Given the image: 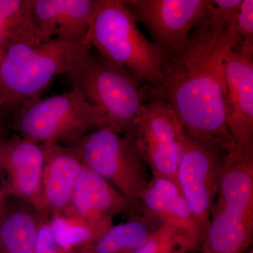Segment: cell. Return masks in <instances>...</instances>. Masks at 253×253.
<instances>
[{"label": "cell", "mask_w": 253, "mask_h": 253, "mask_svg": "<svg viewBox=\"0 0 253 253\" xmlns=\"http://www.w3.org/2000/svg\"><path fill=\"white\" fill-rule=\"evenodd\" d=\"M138 207L141 214L182 228L197 247H201V236L194 214L176 181L151 176L149 186L138 201Z\"/></svg>", "instance_id": "2e32d148"}, {"label": "cell", "mask_w": 253, "mask_h": 253, "mask_svg": "<svg viewBox=\"0 0 253 253\" xmlns=\"http://www.w3.org/2000/svg\"><path fill=\"white\" fill-rule=\"evenodd\" d=\"M235 28L241 39L253 38V1L242 0L236 16Z\"/></svg>", "instance_id": "603a6c76"}, {"label": "cell", "mask_w": 253, "mask_h": 253, "mask_svg": "<svg viewBox=\"0 0 253 253\" xmlns=\"http://www.w3.org/2000/svg\"><path fill=\"white\" fill-rule=\"evenodd\" d=\"M247 253H253L252 250H251V251H250L249 252H248Z\"/></svg>", "instance_id": "4316f807"}, {"label": "cell", "mask_w": 253, "mask_h": 253, "mask_svg": "<svg viewBox=\"0 0 253 253\" xmlns=\"http://www.w3.org/2000/svg\"><path fill=\"white\" fill-rule=\"evenodd\" d=\"M1 56H2V55L0 54V61H1Z\"/></svg>", "instance_id": "83f0119b"}, {"label": "cell", "mask_w": 253, "mask_h": 253, "mask_svg": "<svg viewBox=\"0 0 253 253\" xmlns=\"http://www.w3.org/2000/svg\"><path fill=\"white\" fill-rule=\"evenodd\" d=\"M104 113L77 88L24 103L7 122L9 132L39 144L68 145L101 127H107Z\"/></svg>", "instance_id": "5b68a950"}, {"label": "cell", "mask_w": 253, "mask_h": 253, "mask_svg": "<svg viewBox=\"0 0 253 253\" xmlns=\"http://www.w3.org/2000/svg\"><path fill=\"white\" fill-rule=\"evenodd\" d=\"M43 164L42 144L14 133L0 135V190L6 199L26 201L46 214L42 198Z\"/></svg>", "instance_id": "7c38bea8"}, {"label": "cell", "mask_w": 253, "mask_h": 253, "mask_svg": "<svg viewBox=\"0 0 253 253\" xmlns=\"http://www.w3.org/2000/svg\"><path fill=\"white\" fill-rule=\"evenodd\" d=\"M139 214L138 206L84 165L69 206L60 217L73 227L82 228L92 241L109 230L114 224L116 216L129 214L133 217Z\"/></svg>", "instance_id": "8fae6325"}, {"label": "cell", "mask_w": 253, "mask_h": 253, "mask_svg": "<svg viewBox=\"0 0 253 253\" xmlns=\"http://www.w3.org/2000/svg\"><path fill=\"white\" fill-rule=\"evenodd\" d=\"M7 133H9V131H8L7 126H6V120L0 113V135L7 134Z\"/></svg>", "instance_id": "cb8c5ba5"}, {"label": "cell", "mask_w": 253, "mask_h": 253, "mask_svg": "<svg viewBox=\"0 0 253 253\" xmlns=\"http://www.w3.org/2000/svg\"><path fill=\"white\" fill-rule=\"evenodd\" d=\"M184 129L172 107L162 99L145 103L131 138L151 176L176 181L183 149Z\"/></svg>", "instance_id": "ba28073f"}, {"label": "cell", "mask_w": 253, "mask_h": 253, "mask_svg": "<svg viewBox=\"0 0 253 253\" xmlns=\"http://www.w3.org/2000/svg\"><path fill=\"white\" fill-rule=\"evenodd\" d=\"M86 41L102 59L148 83L149 90L161 85L164 57L139 29L124 0H98Z\"/></svg>", "instance_id": "277c9868"}, {"label": "cell", "mask_w": 253, "mask_h": 253, "mask_svg": "<svg viewBox=\"0 0 253 253\" xmlns=\"http://www.w3.org/2000/svg\"><path fill=\"white\" fill-rule=\"evenodd\" d=\"M9 45V42L4 36L0 35V54L2 55L5 49Z\"/></svg>", "instance_id": "d4e9b609"}, {"label": "cell", "mask_w": 253, "mask_h": 253, "mask_svg": "<svg viewBox=\"0 0 253 253\" xmlns=\"http://www.w3.org/2000/svg\"><path fill=\"white\" fill-rule=\"evenodd\" d=\"M6 200L7 199H6V196L3 194L2 191L0 190V212L4 208L5 204H6Z\"/></svg>", "instance_id": "484cf974"}, {"label": "cell", "mask_w": 253, "mask_h": 253, "mask_svg": "<svg viewBox=\"0 0 253 253\" xmlns=\"http://www.w3.org/2000/svg\"><path fill=\"white\" fill-rule=\"evenodd\" d=\"M91 104L104 113L108 126L128 136L145 104L147 90L126 69L95 56L92 49L68 76Z\"/></svg>", "instance_id": "8992f818"}, {"label": "cell", "mask_w": 253, "mask_h": 253, "mask_svg": "<svg viewBox=\"0 0 253 253\" xmlns=\"http://www.w3.org/2000/svg\"><path fill=\"white\" fill-rule=\"evenodd\" d=\"M91 49L86 41L61 39L8 45L0 61V113L6 125L24 103L41 97L54 78L69 76Z\"/></svg>", "instance_id": "7a4b0ae2"}, {"label": "cell", "mask_w": 253, "mask_h": 253, "mask_svg": "<svg viewBox=\"0 0 253 253\" xmlns=\"http://www.w3.org/2000/svg\"><path fill=\"white\" fill-rule=\"evenodd\" d=\"M253 152L224 158L220 186L201 247L204 253H245L253 242Z\"/></svg>", "instance_id": "3957f363"}, {"label": "cell", "mask_w": 253, "mask_h": 253, "mask_svg": "<svg viewBox=\"0 0 253 253\" xmlns=\"http://www.w3.org/2000/svg\"><path fill=\"white\" fill-rule=\"evenodd\" d=\"M44 153L42 198L50 218L61 217L71 197L84 163L76 150L61 144H42Z\"/></svg>", "instance_id": "5bb4252c"}, {"label": "cell", "mask_w": 253, "mask_h": 253, "mask_svg": "<svg viewBox=\"0 0 253 253\" xmlns=\"http://www.w3.org/2000/svg\"><path fill=\"white\" fill-rule=\"evenodd\" d=\"M182 143L176 182L194 214L202 244L227 153L215 145L191 137L184 131Z\"/></svg>", "instance_id": "9c48e42d"}, {"label": "cell", "mask_w": 253, "mask_h": 253, "mask_svg": "<svg viewBox=\"0 0 253 253\" xmlns=\"http://www.w3.org/2000/svg\"><path fill=\"white\" fill-rule=\"evenodd\" d=\"M67 146L76 150L84 166L138 206L151 174L131 137L101 127Z\"/></svg>", "instance_id": "52a82bcc"}, {"label": "cell", "mask_w": 253, "mask_h": 253, "mask_svg": "<svg viewBox=\"0 0 253 253\" xmlns=\"http://www.w3.org/2000/svg\"><path fill=\"white\" fill-rule=\"evenodd\" d=\"M73 250L61 247L55 238L51 218L42 215L37 234L34 253H72Z\"/></svg>", "instance_id": "44dd1931"}, {"label": "cell", "mask_w": 253, "mask_h": 253, "mask_svg": "<svg viewBox=\"0 0 253 253\" xmlns=\"http://www.w3.org/2000/svg\"><path fill=\"white\" fill-rule=\"evenodd\" d=\"M224 74L229 132L239 149L253 152V38L228 54Z\"/></svg>", "instance_id": "4fadbf2b"}, {"label": "cell", "mask_w": 253, "mask_h": 253, "mask_svg": "<svg viewBox=\"0 0 253 253\" xmlns=\"http://www.w3.org/2000/svg\"><path fill=\"white\" fill-rule=\"evenodd\" d=\"M197 248L184 229L161 223L147 241L132 253H186Z\"/></svg>", "instance_id": "ffe728a7"}, {"label": "cell", "mask_w": 253, "mask_h": 253, "mask_svg": "<svg viewBox=\"0 0 253 253\" xmlns=\"http://www.w3.org/2000/svg\"><path fill=\"white\" fill-rule=\"evenodd\" d=\"M158 219L139 214L129 220L113 224L97 239L80 245L72 253H132L147 241L161 225Z\"/></svg>", "instance_id": "ac0fdd59"}, {"label": "cell", "mask_w": 253, "mask_h": 253, "mask_svg": "<svg viewBox=\"0 0 253 253\" xmlns=\"http://www.w3.org/2000/svg\"><path fill=\"white\" fill-rule=\"evenodd\" d=\"M33 0H0V35L10 44L39 45L44 42L33 14Z\"/></svg>", "instance_id": "d6986e66"}, {"label": "cell", "mask_w": 253, "mask_h": 253, "mask_svg": "<svg viewBox=\"0 0 253 253\" xmlns=\"http://www.w3.org/2000/svg\"><path fill=\"white\" fill-rule=\"evenodd\" d=\"M242 0H210L206 17L219 24L235 23Z\"/></svg>", "instance_id": "7402d4cb"}, {"label": "cell", "mask_w": 253, "mask_h": 253, "mask_svg": "<svg viewBox=\"0 0 253 253\" xmlns=\"http://www.w3.org/2000/svg\"><path fill=\"white\" fill-rule=\"evenodd\" d=\"M149 31L165 63L182 51L191 31L205 17L210 0H124Z\"/></svg>", "instance_id": "30bf717a"}, {"label": "cell", "mask_w": 253, "mask_h": 253, "mask_svg": "<svg viewBox=\"0 0 253 253\" xmlns=\"http://www.w3.org/2000/svg\"><path fill=\"white\" fill-rule=\"evenodd\" d=\"M97 2L98 0H33V16L42 41H86Z\"/></svg>", "instance_id": "9a60e30c"}, {"label": "cell", "mask_w": 253, "mask_h": 253, "mask_svg": "<svg viewBox=\"0 0 253 253\" xmlns=\"http://www.w3.org/2000/svg\"><path fill=\"white\" fill-rule=\"evenodd\" d=\"M242 41L235 23L219 24L205 16L182 51L165 63L159 87L147 91L172 107L188 135L226 153L238 147L228 126L224 63Z\"/></svg>", "instance_id": "6da1fadb"}, {"label": "cell", "mask_w": 253, "mask_h": 253, "mask_svg": "<svg viewBox=\"0 0 253 253\" xmlns=\"http://www.w3.org/2000/svg\"><path fill=\"white\" fill-rule=\"evenodd\" d=\"M42 215L29 203L7 199L0 212V253H34Z\"/></svg>", "instance_id": "e0dca14e"}]
</instances>
